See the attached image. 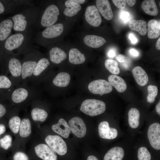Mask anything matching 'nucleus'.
<instances>
[{"label": "nucleus", "instance_id": "6ab92c4d", "mask_svg": "<svg viewBox=\"0 0 160 160\" xmlns=\"http://www.w3.org/2000/svg\"><path fill=\"white\" fill-rule=\"evenodd\" d=\"M98 129L100 136L104 139H113L118 135L117 130L115 128L110 127L107 121L101 122L98 126Z\"/></svg>", "mask_w": 160, "mask_h": 160}, {"label": "nucleus", "instance_id": "72a5a7b5", "mask_svg": "<svg viewBox=\"0 0 160 160\" xmlns=\"http://www.w3.org/2000/svg\"><path fill=\"white\" fill-rule=\"evenodd\" d=\"M31 115L33 120L44 122L47 118L48 113L43 109L35 107L32 109Z\"/></svg>", "mask_w": 160, "mask_h": 160}, {"label": "nucleus", "instance_id": "423d86ee", "mask_svg": "<svg viewBox=\"0 0 160 160\" xmlns=\"http://www.w3.org/2000/svg\"><path fill=\"white\" fill-rule=\"evenodd\" d=\"M60 14L57 7L51 4L48 6L39 17L33 27L36 29L41 27H47L52 25L56 22Z\"/></svg>", "mask_w": 160, "mask_h": 160}, {"label": "nucleus", "instance_id": "a878e982", "mask_svg": "<svg viewBox=\"0 0 160 160\" xmlns=\"http://www.w3.org/2000/svg\"><path fill=\"white\" fill-rule=\"evenodd\" d=\"M128 26L131 30L138 32L142 36L147 33V23L143 20H131L129 22Z\"/></svg>", "mask_w": 160, "mask_h": 160}, {"label": "nucleus", "instance_id": "f704fd0d", "mask_svg": "<svg viewBox=\"0 0 160 160\" xmlns=\"http://www.w3.org/2000/svg\"><path fill=\"white\" fill-rule=\"evenodd\" d=\"M19 132L20 136L22 137H26L30 135L31 132V125L28 119L25 118L21 121Z\"/></svg>", "mask_w": 160, "mask_h": 160}, {"label": "nucleus", "instance_id": "9d476101", "mask_svg": "<svg viewBox=\"0 0 160 160\" xmlns=\"http://www.w3.org/2000/svg\"><path fill=\"white\" fill-rule=\"evenodd\" d=\"M50 64L49 60L46 58L41 57L38 61L33 73L28 81L30 84L37 86L40 82L43 73L47 68Z\"/></svg>", "mask_w": 160, "mask_h": 160}, {"label": "nucleus", "instance_id": "c756f323", "mask_svg": "<svg viewBox=\"0 0 160 160\" xmlns=\"http://www.w3.org/2000/svg\"><path fill=\"white\" fill-rule=\"evenodd\" d=\"M84 54H82L76 48L71 49L69 53V60L70 62L74 64H82L85 60Z\"/></svg>", "mask_w": 160, "mask_h": 160}, {"label": "nucleus", "instance_id": "58836bf2", "mask_svg": "<svg viewBox=\"0 0 160 160\" xmlns=\"http://www.w3.org/2000/svg\"><path fill=\"white\" fill-rule=\"evenodd\" d=\"M137 157L138 160H151V156L146 147H142L138 150Z\"/></svg>", "mask_w": 160, "mask_h": 160}, {"label": "nucleus", "instance_id": "412c9836", "mask_svg": "<svg viewBox=\"0 0 160 160\" xmlns=\"http://www.w3.org/2000/svg\"><path fill=\"white\" fill-rule=\"evenodd\" d=\"M52 128L54 132L65 138L69 137L71 131L69 126L63 118L60 119L58 123L53 125Z\"/></svg>", "mask_w": 160, "mask_h": 160}, {"label": "nucleus", "instance_id": "393cba45", "mask_svg": "<svg viewBox=\"0 0 160 160\" xmlns=\"http://www.w3.org/2000/svg\"><path fill=\"white\" fill-rule=\"evenodd\" d=\"M109 83L119 92H123L126 89L127 85L125 81L121 77L116 75H111L108 77Z\"/></svg>", "mask_w": 160, "mask_h": 160}, {"label": "nucleus", "instance_id": "3c124183", "mask_svg": "<svg viewBox=\"0 0 160 160\" xmlns=\"http://www.w3.org/2000/svg\"><path fill=\"white\" fill-rule=\"evenodd\" d=\"M126 1L128 5L130 7L133 6L136 2V0H127Z\"/></svg>", "mask_w": 160, "mask_h": 160}, {"label": "nucleus", "instance_id": "f03ea898", "mask_svg": "<svg viewBox=\"0 0 160 160\" xmlns=\"http://www.w3.org/2000/svg\"><path fill=\"white\" fill-rule=\"evenodd\" d=\"M39 12V7L33 5L10 16L13 23V29L17 32H21L33 27L38 19Z\"/></svg>", "mask_w": 160, "mask_h": 160}, {"label": "nucleus", "instance_id": "37998d69", "mask_svg": "<svg viewBox=\"0 0 160 160\" xmlns=\"http://www.w3.org/2000/svg\"><path fill=\"white\" fill-rule=\"evenodd\" d=\"M112 1L115 5L119 9H124L126 5V1L125 0H112Z\"/></svg>", "mask_w": 160, "mask_h": 160}, {"label": "nucleus", "instance_id": "c9c22d12", "mask_svg": "<svg viewBox=\"0 0 160 160\" xmlns=\"http://www.w3.org/2000/svg\"><path fill=\"white\" fill-rule=\"evenodd\" d=\"M106 68L111 73L114 75L119 74L120 72L117 62L113 60L108 59L105 62Z\"/></svg>", "mask_w": 160, "mask_h": 160}, {"label": "nucleus", "instance_id": "39448f33", "mask_svg": "<svg viewBox=\"0 0 160 160\" xmlns=\"http://www.w3.org/2000/svg\"><path fill=\"white\" fill-rule=\"evenodd\" d=\"M37 87L29 85L27 83H22L12 90L8 98L13 103L19 104L37 98L38 95Z\"/></svg>", "mask_w": 160, "mask_h": 160}, {"label": "nucleus", "instance_id": "603ef678", "mask_svg": "<svg viewBox=\"0 0 160 160\" xmlns=\"http://www.w3.org/2000/svg\"><path fill=\"white\" fill-rule=\"evenodd\" d=\"M156 111L157 113L159 114H160V101L156 105Z\"/></svg>", "mask_w": 160, "mask_h": 160}, {"label": "nucleus", "instance_id": "6e6d98bb", "mask_svg": "<svg viewBox=\"0 0 160 160\" xmlns=\"http://www.w3.org/2000/svg\"><path fill=\"white\" fill-rule=\"evenodd\" d=\"M87 160H98L95 156H90L88 157Z\"/></svg>", "mask_w": 160, "mask_h": 160}, {"label": "nucleus", "instance_id": "7c9ffc66", "mask_svg": "<svg viewBox=\"0 0 160 160\" xmlns=\"http://www.w3.org/2000/svg\"><path fill=\"white\" fill-rule=\"evenodd\" d=\"M142 9L146 14L151 16L157 15L158 9L154 0H145L141 4Z\"/></svg>", "mask_w": 160, "mask_h": 160}, {"label": "nucleus", "instance_id": "e433bc0d", "mask_svg": "<svg viewBox=\"0 0 160 160\" xmlns=\"http://www.w3.org/2000/svg\"><path fill=\"white\" fill-rule=\"evenodd\" d=\"M21 122L20 118L17 116H13L9 120V128L15 134H17L19 131Z\"/></svg>", "mask_w": 160, "mask_h": 160}, {"label": "nucleus", "instance_id": "49530a36", "mask_svg": "<svg viewBox=\"0 0 160 160\" xmlns=\"http://www.w3.org/2000/svg\"><path fill=\"white\" fill-rule=\"evenodd\" d=\"M129 38L132 43L133 44H135L137 42L138 40L137 38L132 33H130L129 34Z\"/></svg>", "mask_w": 160, "mask_h": 160}, {"label": "nucleus", "instance_id": "a19ab883", "mask_svg": "<svg viewBox=\"0 0 160 160\" xmlns=\"http://www.w3.org/2000/svg\"><path fill=\"white\" fill-rule=\"evenodd\" d=\"M116 59L119 62L121 63L125 68H128L130 61L127 57L122 54H119L116 56Z\"/></svg>", "mask_w": 160, "mask_h": 160}, {"label": "nucleus", "instance_id": "b1692460", "mask_svg": "<svg viewBox=\"0 0 160 160\" xmlns=\"http://www.w3.org/2000/svg\"><path fill=\"white\" fill-rule=\"evenodd\" d=\"M84 41L87 45L93 48L100 47L106 42V41L102 37L92 35L85 36Z\"/></svg>", "mask_w": 160, "mask_h": 160}, {"label": "nucleus", "instance_id": "aec40b11", "mask_svg": "<svg viewBox=\"0 0 160 160\" xmlns=\"http://www.w3.org/2000/svg\"><path fill=\"white\" fill-rule=\"evenodd\" d=\"M96 5L98 11L105 19L110 20L113 18V14L108 0H97Z\"/></svg>", "mask_w": 160, "mask_h": 160}, {"label": "nucleus", "instance_id": "864d4df0", "mask_svg": "<svg viewBox=\"0 0 160 160\" xmlns=\"http://www.w3.org/2000/svg\"><path fill=\"white\" fill-rule=\"evenodd\" d=\"M160 38L158 39L156 43V49L159 50H160Z\"/></svg>", "mask_w": 160, "mask_h": 160}, {"label": "nucleus", "instance_id": "f257e3e1", "mask_svg": "<svg viewBox=\"0 0 160 160\" xmlns=\"http://www.w3.org/2000/svg\"><path fill=\"white\" fill-rule=\"evenodd\" d=\"M32 27L23 32L11 35L6 39L0 51V64L7 57L23 55L35 49L33 45Z\"/></svg>", "mask_w": 160, "mask_h": 160}, {"label": "nucleus", "instance_id": "ddd939ff", "mask_svg": "<svg viewBox=\"0 0 160 160\" xmlns=\"http://www.w3.org/2000/svg\"><path fill=\"white\" fill-rule=\"evenodd\" d=\"M148 137L150 143L154 149H160V124L155 123L151 125L148 131Z\"/></svg>", "mask_w": 160, "mask_h": 160}, {"label": "nucleus", "instance_id": "2f4dec72", "mask_svg": "<svg viewBox=\"0 0 160 160\" xmlns=\"http://www.w3.org/2000/svg\"><path fill=\"white\" fill-rule=\"evenodd\" d=\"M65 4L66 7L63 13L68 17H71L76 15L81 9L80 4L75 3L72 0L66 1Z\"/></svg>", "mask_w": 160, "mask_h": 160}, {"label": "nucleus", "instance_id": "a211bd4d", "mask_svg": "<svg viewBox=\"0 0 160 160\" xmlns=\"http://www.w3.org/2000/svg\"><path fill=\"white\" fill-rule=\"evenodd\" d=\"M15 88L12 81L8 76L0 74V95L2 97L8 98Z\"/></svg>", "mask_w": 160, "mask_h": 160}, {"label": "nucleus", "instance_id": "1a4fd4ad", "mask_svg": "<svg viewBox=\"0 0 160 160\" xmlns=\"http://www.w3.org/2000/svg\"><path fill=\"white\" fill-rule=\"evenodd\" d=\"M63 31V26L61 23H58L48 27L41 32H37L33 38V41L39 44L46 39H52L60 36Z\"/></svg>", "mask_w": 160, "mask_h": 160}, {"label": "nucleus", "instance_id": "09e8293b", "mask_svg": "<svg viewBox=\"0 0 160 160\" xmlns=\"http://www.w3.org/2000/svg\"><path fill=\"white\" fill-rule=\"evenodd\" d=\"M116 55L115 51L113 49H110L107 53L108 56L111 58L114 57Z\"/></svg>", "mask_w": 160, "mask_h": 160}, {"label": "nucleus", "instance_id": "2eb2a0df", "mask_svg": "<svg viewBox=\"0 0 160 160\" xmlns=\"http://www.w3.org/2000/svg\"><path fill=\"white\" fill-rule=\"evenodd\" d=\"M68 124L71 132L77 137L81 138L85 136L87 132L86 127L81 118L74 117L69 121Z\"/></svg>", "mask_w": 160, "mask_h": 160}, {"label": "nucleus", "instance_id": "7ed1b4c3", "mask_svg": "<svg viewBox=\"0 0 160 160\" xmlns=\"http://www.w3.org/2000/svg\"><path fill=\"white\" fill-rule=\"evenodd\" d=\"M19 56H10L6 58L0 64V68L7 72L15 88L20 85L22 82V64Z\"/></svg>", "mask_w": 160, "mask_h": 160}, {"label": "nucleus", "instance_id": "9b49d317", "mask_svg": "<svg viewBox=\"0 0 160 160\" xmlns=\"http://www.w3.org/2000/svg\"><path fill=\"white\" fill-rule=\"evenodd\" d=\"M46 143L55 152L63 156L67 152L66 143L60 136L57 135H49L45 139Z\"/></svg>", "mask_w": 160, "mask_h": 160}, {"label": "nucleus", "instance_id": "8fccbe9b", "mask_svg": "<svg viewBox=\"0 0 160 160\" xmlns=\"http://www.w3.org/2000/svg\"><path fill=\"white\" fill-rule=\"evenodd\" d=\"M6 131V128L4 125L0 124V135L4 133Z\"/></svg>", "mask_w": 160, "mask_h": 160}, {"label": "nucleus", "instance_id": "de8ad7c7", "mask_svg": "<svg viewBox=\"0 0 160 160\" xmlns=\"http://www.w3.org/2000/svg\"><path fill=\"white\" fill-rule=\"evenodd\" d=\"M129 52L131 55L134 57H137L139 54L138 52L134 48H131L129 50Z\"/></svg>", "mask_w": 160, "mask_h": 160}, {"label": "nucleus", "instance_id": "bb28decb", "mask_svg": "<svg viewBox=\"0 0 160 160\" xmlns=\"http://www.w3.org/2000/svg\"><path fill=\"white\" fill-rule=\"evenodd\" d=\"M148 36L151 39H156L160 35V21L155 19H151L147 23Z\"/></svg>", "mask_w": 160, "mask_h": 160}, {"label": "nucleus", "instance_id": "ea45409f", "mask_svg": "<svg viewBox=\"0 0 160 160\" xmlns=\"http://www.w3.org/2000/svg\"><path fill=\"white\" fill-rule=\"evenodd\" d=\"M12 138L9 135H5L0 139V146L5 150L8 149L12 145Z\"/></svg>", "mask_w": 160, "mask_h": 160}, {"label": "nucleus", "instance_id": "79ce46f5", "mask_svg": "<svg viewBox=\"0 0 160 160\" xmlns=\"http://www.w3.org/2000/svg\"><path fill=\"white\" fill-rule=\"evenodd\" d=\"M13 160H29L28 156L24 153L17 152L15 153L13 157Z\"/></svg>", "mask_w": 160, "mask_h": 160}, {"label": "nucleus", "instance_id": "f8f14e48", "mask_svg": "<svg viewBox=\"0 0 160 160\" xmlns=\"http://www.w3.org/2000/svg\"><path fill=\"white\" fill-rule=\"evenodd\" d=\"M90 92L95 94L101 96L111 92L112 90V86L106 80L98 79L91 82L88 86Z\"/></svg>", "mask_w": 160, "mask_h": 160}, {"label": "nucleus", "instance_id": "dca6fc26", "mask_svg": "<svg viewBox=\"0 0 160 160\" xmlns=\"http://www.w3.org/2000/svg\"><path fill=\"white\" fill-rule=\"evenodd\" d=\"M85 17L87 22L94 27L98 26L102 22L99 11L95 5L89 6L87 7L85 13Z\"/></svg>", "mask_w": 160, "mask_h": 160}, {"label": "nucleus", "instance_id": "c85d7f7f", "mask_svg": "<svg viewBox=\"0 0 160 160\" xmlns=\"http://www.w3.org/2000/svg\"><path fill=\"white\" fill-rule=\"evenodd\" d=\"M124 156L123 149L121 147H115L108 151L105 155L103 160H122Z\"/></svg>", "mask_w": 160, "mask_h": 160}, {"label": "nucleus", "instance_id": "473e14b6", "mask_svg": "<svg viewBox=\"0 0 160 160\" xmlns=\"http://www.w3.org/2000/svg\"><path fill=\"white\" fill-rule=\"evenodd\" d=\"M128 121L130 127L132 128H136L139 125L140 113L136 108H131L128 113Z\"/></svg>", "mask_w": 160, "mask_h": 160}, {"label": "nucleus", "instance_id": "f3484780", "mask_svg": "<svg viewBox=\"0 0 160 160\" xmlns=\"http://www.w3.org/2000/svg\"><path fill=\"white\" fill-rule=\"evenodd\" d=\"M34 149L36 155L43 160H57V156L55 152L45 144H39Z\"/></svg>", "mask_w": 160, "mask_h": 160}, {"label": "nucleus", "instance_id": "c03bdc74", "mask_svg": "<svg viewBox=\"0 0 160 160\" xmlns=\"http://www.w3.org/2000/svg\"><path fill=\"white\" fill-rule=\"evenodd\" d=\"M6 112V108L2 104L0 103V118L5 114Z\"/></svg>", "mask_w": 160, "mask_h": 160}, {"label": "nucleus", "instance_id": "4c0bfd02", "mask_svg": "<svg viewBox=\"0 0 160 160\" xmlns=\"http://www.w3.org/2000/svg\"><path fill=\"white\" fill-rule=\"evenodd\" d=\"M147 89L148 92L147 97V102L150 103H153L157 95L158 88L156 86L151 85L148 86Z\"/></svg>", "mask_w": 160, "mask_h": 160}, {"label": "nucleus", "instance_id": "4be33fe9", "mask_svg": "<svg viewBox=\"0 0 160 160\" xmlns=\"http://www.w3.org/2000/svg\"><path fill=\"white\" fill-rule=\"evenodd\" d=\"M132 74L138 85L143 86L147 84L149 80L148 77L142 68L139 66L135 67L132 70Z\"/></svg>", "mask_w": 160, "mask_h": 160}, {"label": "nucleus", "instance_id": "5fc2aeb1", "mask_svg": "<svg viewBox=\"0 0 160 160\" xmlns=\"http://www.w3.org/2000/svg\"><path fill=\"white\" fill-rule=\"evenodd\" d=\"M72 1L79 4L84 3L85 1V0H72Z\"/></svg>", "mask_w": 160, "mask_h": 160}, {"label": "nucleus", "instance_id": "4468645a", "mask_svg": "<svg viewBox=\"0 0 160 160\" xmlns=\"http://www.w3.org/2000/svg\"><path fill=\"white\" fill-rule=\"evenodd\" d=\"M13 26L11 17L4 19L0 18V51L5 41L11 35Z\"/></svg>", "mask_w": 160, "mask_h": 160}, {"label": "nucleus", "instance_id": "0eeeda50", "mask_svg": "<svg viewBox=\"0 0 160 160\" xmlns=\"http://www.w3.org/2000/svg\"><path fill=\"white\" fill-rule=\"evenodd\" d=\"M32 0H0V15L20 12V9L24 7L33 5Z\"/></svg>", "mask_w": 160, "mask_h": 160}, {"label": "nucleus", "instance_id": "cd10ccee", "mask_svg": "<svg viewBox=\"0 0 160 160\" xmlns=\"http://www.w3.org/2000/svg\"><path fill=\"white\" fill-rule=\"evenodd\" d=\"M71 79L70 75L67 73L62 72L58 73L52 81L53 84L59 87H65L68 85Z\"/></svg>", "mask_w": 160, "mask_h": 160}, {"label": "nucleus", "instance_id": "20e7f679", "mask_svg": "<svg viewBox=\"0 0 160 160\" xmlns=\"http://www.w3.org/2000/svg\"><path fill=\"white\" fill-rule=\"evenodd\" d=\"M23 56L21 58L22 64L21 83H28L38 61L42 57L40 52L36 49L29 51Z\"/></svg>", "mask_w": 160, "mask_h": 160}, {"label": "nucleus", "instance_id": "5701e85b", "mask_svg": "<svg viewBox=\"0 0 160 160\" xmlns=\"http://www.w3.org/2000/svg\"><path fill=\"white\" fill-rule=\"evenodd\" d=\"M49 55L50 61L57 64L60 63L67 57L64 51L57 47H53L50 49Z\"/></svg>", "mask_w": 160, "mask_h": 160}, {"label": "nucleus", "instance_id": "a18cd8bd", "mask_svg": "<svg viewBox=\"0 0 160 160\" xmlns=\"http://www.w3.org/2000/svg\"><path fill=\"white\" fill-rule=\"evenodd\" d=\"M129 14L127 12H123L121 14V18L124 21L128 20L129 16Z\"/></svg>", "mask_w": 160, "mask_h": 160}, {"label": "nucleus", "instance_id": "4d7b16f0", "mask_svg": "<svg viewBox=\"0 0 160 160\" xmlns=\"http://www.w3.org/2000/svg\"></svg>", "mask_w": 160, "mask_h": 160}, {"label": "nucleus", "instance_id": "6e6552de", "mask_svg": "<svg viewBox=\"0 0 160 160\" xmlns=\"http://www.w3.org/2000/svg\"><path fill=\"white\" fill-rule=\"evenodd\" d=\"M106 109L105 103L95 99H87L82 103L80 110L86 114L95 116L104 113Z\"/></svg>", "mask_w": 160, "mask_h": 160}]
</instances>
